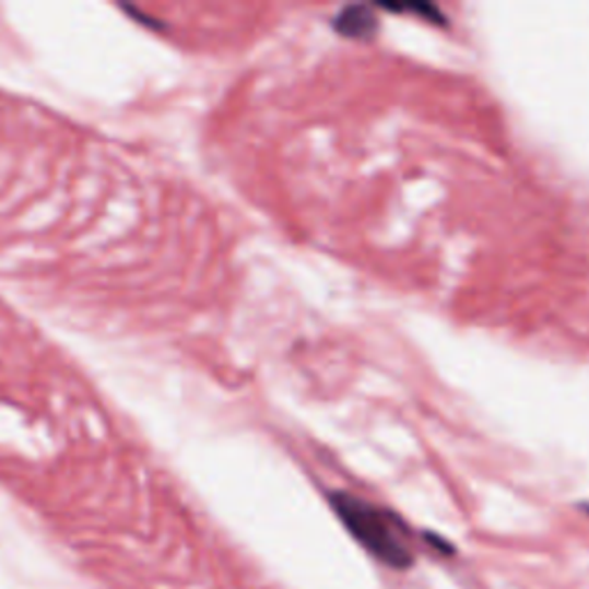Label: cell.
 I'll use <instances>...</instances> for the list:
<instances>
[{
  "mask_svg": "<svg viewBox=\"0 0 589 589\" xmlns=\"http://www.w3.org/2000/svg\"><path fill=\"white\" fill-rule=\"evenodd\" d=\"M330 499L345 530L351 532L370 555L391 566V569H410L414 555L405 537L408 530L394 514L370 505V502L351 493H334Z\"/></svg>",
  "mask_w": 589,
  "mask_h": 589,
  "instance_id": "6da1fadb",
  "label": "cell"
},
{
  "mask_svg": "<svg viewBox=\"0 0 589 589\" xmlns=\"http://www.w3.org/2000/svg\"><path fill=\"white\" fill-rule=\"evenodd\" d=\"M334 28L345 37L366 39L376 33L378 16L374 14V8L368 5H347L337 14Z\"/></svg>",
  "mask_w": 589,
  "mask_h": 589,
  "instance_id": "7a4b0ae2",
  "label": "cell"
},
{
  "mask_svg": "<svg viewBox=\"0 0 589 589\" xmlns=\"http://www.w3.org/2000/svg\"><path fill=\"white\" fill-rule=\"evenodd\" d=\"M385 10H394V12H417L428 21H435V24H445V12L433 5V3H382Z\"/></svg>",
  "mask_w": 589,
  "mask_h": 589,
  "instance_id": "3957f363",
  "label": "cell"
},
{
  "mask_svg": "<svg viewBox=\"0 0 589 589\" xmlns=\"http://www.w3.org/2000/svg\"><path fill=\"white\" fill-rule=\"evenodd\" d=\"M585 509H587V511H589V507H585Z\"/></svg>",
  "mask_w": 589,
  "mask_h": 589,
  "instance_id": "277c9868",
  "label": "cell"
}]
</instances>
